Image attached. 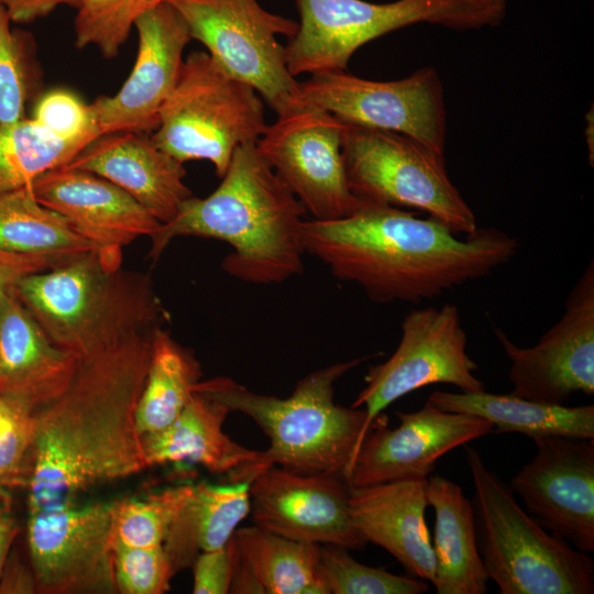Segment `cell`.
Listing matches in <instances>:
<instances>
[{
    "instance_id": "6da1fadb",
    "label": "cell",
    "mask_w": 594,
    "mask_h": 594,
    "mask_svg": "<svg viewBox=\"0 0 594 594\" xmlns=\"http://www.w3.org/2000/svg\"><path fill=\"white\" fill-rule=\"evenodd\" d=\"M154 329L80 359L66 391L34 415L29 513L76 502L97 484L147 468L135 409Z\"/></svg>"
},
{
    "instance_id": "7a4b0ae2",
    "label": "cell",
    "mask_w": 594,
    "mask_h": 594,
    "mask_svg": "<svg viewBox=\"0 0 594 594\" xmlns=\"http://www.w3.org/2000/svg\"><path fill=\"white\" fill-rule=\"evenodd\" d=\"M301 240L305 253L375 302L432 299L488 275L519 246L495 228H476L462 240L435 218L372 202L341 219H306Z\"/></svg>"
},
{
    "instance_id": "3957f363",
    "label": "cell",
    "mask_w": 594,
    "mask_h": 594,
    "mask_svg": "<svg viewBox=\"0 0 594 594\" xmlns=\"http://www.w3.org/2000/svg\"><path fill=\"white\" fill-rule=\"evenodd\" d=\"M221 178L209 196L184 200L176 216L150 237L153 263L172 240L198 237L231 246L221 267L239 280L268 285L299 275L307 211L261 156L256 143L238 146Z\"/></svg>"
},
{
    "instance_id": "277c9868",
    "label": "cell",
    "mask_w": 594,
    "mask_h": 594,
    "mask_svg": "<svg viewBox=\"0 0 594 594\" xmlns=\"http://www.w3.org/2000/svg\"><path fill=\"white\" fill-rule=\"evenodd\" d=\"M14 290L53 343L79 359L152 330L167 316L148 275L110 267L96 251L25 276Z\"/></svg>"
},
{
    "instance_id": "5b68a950",
    "label": "cell",
    "mask_w": 594,
    "mask_h": 594,
    "mask_svg": "<svg viewBox=\"0 0 594 594\" xmlns=\"http://www.w3.org/2000/svg\"><path fill=\"white\" fill-rule=\"evenodd\" d=\"M362 361L353 359L314 371L286 398L252 392L230 377L199 381L194 391L255 421L270 440L263 453L271 465L346 479L364 439L366 413L337 404L334 385Z\"/></svg>"
},
{
    "instance_id": "8992f818",
    "label": "cell",
    "mask_w": 594,
    "mask_h": 594,
    "mask_svg": "<svg viewBox=\"0 0 594 594\" xmlns=\"http://www.w3.org/2000/svg\"><path fill=\"white\" fill-rule=\"evenodd\" d=\"M473 482L476 542L488 580L501 594H593L594 561L538 524L515 493L465 448Z\"/></svg>"
},
{
    "instance_id": "52a82bcc",
    "label": "cell",
    "mask_w": 594,
    "mask_h": 594,
    "mask_svg": "<svg viewBox=\"0 0 594 594\" xmlns=\"http://www.w3.org/2000/svg\"><path fill=\"white\" fill-rule=\"evenodd\" d=\"M266 127L257 91L232 77L208 53L195 51L184 59L151 139L183 164L209 161L221 178L235 148L256 143Z\"/></svg>"
},
{
    "instance_id": "ba28073f",
    "label": "cell",
    "mask_w": 594,
    "mask_h": 594,
    "mask_svg": "<svg viewBox=\"0 0 594 594\" xmlns=\"http://www.w3.org/2000/svg\"><path fill=\"white\" fill-rule=\"evenodd\" d=\"M341 152L349 188L362 201L425 211L457 234L476 230L443 154L402 133L346 122Z\"/></svg>"
},
{
    "instance_id": "9c48e42d",
    "label": "cell",
    "mask_w": 594,
    "mask_h": 594,
    "mask_svg": "<svg viewBox=\"0 0 594 594\" xmlns=\"http://www.w3.org/2000/svg\"><path fill=\"white\" fill-rule=\"evenodd\" d=\"M298 29L285 48L289 74L345 70L364 44L416 23L442 25L457 31L476 29L483 0H294Z\"/></svg>"
},
{
    "instance_id": "30bf717a",
    "label": "cell",
    "mask_w": 594,
    "mask_h": 594,
    "mask_svg": "<svg viewBox=\"0 0 594 594\" xmlns=\"http://www.w3.org/2000/svg\"><path fill=\"white\" fill-rule=\"evenodd\" d=\"M193 40L232 77L260 94L277 116L297 107L298 82L287 68L278 35L294 36L298 22L265 10L257 0H168Z\"/></svg>"
},
{
    "instance_id": "8fae6325",
    "label": "cell",
    "mask_w": 594,
    "mask_h": 594,
    "mask_svg": "<svg viewBox=\"0 0 594 594\" xmlns=\"http://www.w3.org/2000/svg\"><path fill=\"white\" fill-rule=\"evenodd\" d=\"M295 101L346 123L405 134L443 154V87L432 67L393 81L367 80L345 70L314 74L298 82Z\"/></svg>"
},
{
    "instance_id": "7c38bea8",
    "label": "cell",
    "mask_w": 594,
    "mask_h": 594,
    "mask_svg": "<svg viewBox=\"0 0 594 594\" xmlns=\"http://www.w3.org/2000/svg\"><path fill=\"white\" fill-rule=\"evenodd\" d=\"M468 337L457 306L409 311L402 338L387 361L373 365L365 386L352 403L364 407V437L382 411L400 397L431 384H451L461 392L484 391L474 372L477 364L466 352Z\"/></svg>"
},
{
    "instance_id": "4fadbf2b",
    "label": "cell",
    "mask_w": 594,
    "mask_h": 594,
    "mask_svg": "<svg viewBox=\"0 0 594 594\" xmlns=\"http://www.w3.org/2000/svg\"><path fill=\"white\" fill-rule=\"evenodd\" d=\"M116 502L61 503L29 513L26 541L41 594H117Z\"/></svg>"
},
{
    "instance_id": "5bb4252c",
    "label": "cell",
    "mask_w": 594,
    "mask_h": 594,
    "mask_svg": "<svg viewBox=\"0 0 594 594\" xmlns=\"http://www.w3.org/2000/svg\"><path fill=\"white\" fill-rule=\"evenodd\" d=\"M343 122L328 111L297 106L277 116L256 142L261 156L315 220H336L364 205L349 188Z\"/></svg>"
},
{
    "instance_id": "9a60e30c",
    "label": "cell",
    "mask_w": 594,
    "mask_h": 594,
    "mask_svg": "<svg viewBox=\"0 0 594 594\" xmlns=\"http://www.w3.org/2000/svg\"><path fill=\"white\" fill-rule=\"evenodd\" d=\"M495 336L510 361L512 394L565 405L575 393L594 395V263L572 288L564 312L530 348L516 345L498 328Z\"/></svg>"
},
{
    "instance_id": "2e32d148",
    "label": "cell",
    "mask_w": 594,
    "mask_h": 594,
    "mask_svg": "<svg viewBox=\"0 0 594 594\" xmlns=\"http://www.w3.org/2000/svg\"><path fill=\"white\" fill-rule=\"evenodd\" d=\"M534 458L510 481L527 513L578 550L594 551V438L532 439Z\"/></svg>"
},
{
    "instance_id": "e0dca14e",
    "label": "cell",
    "mask_w": 594,
    "mask_h": 594,
    "mask_svg": "<svg viewBox=\"0 0 594 594\" xmlns=\"http://www.w3.org/2000/svg\"><path fill=\"white\" fill-rule=\"evenodd\" d=\"M351 486L343 475L299 474L272 465L250 483L254 525L276 535L359 550L367 543L350 513Z\"/></svg>"
},
{
    "instance_id": "ac0fdd59",
    "label": "cell",
    "mask_w": 594,
    "mask_h": 594,
    "mask_svg": "<svg viewBox=\"0 0 594 594\" xmlns=\"http://www.w3.org/2000/svg\"><path fill=\"white\" fill-rule=\"evenodd\" d=\"M396 416V428L382 415L373 421L348 471L350 486L426 480L442 455L494 429L483 418L444 411L428 400L417 411Z\"/></svg>"
},
{
    "instance_id": "d6986e66",
    "label": "cell",
    "mask_w": 594,
    "mask_h": 594,
    "mask_svg": "<svg viewBox=\"0 0 594 594\" xmlns=\"http://www.w3.org/2000/svg\"><path fill=\"white\" fill-rule=\"evenodd\" d=\"M134 28L139 45L129 77L116 95L90 103L100 135L156 130L160 110L178 80L183 52L193 40L168 1L140 15Z\"/></svg>"
},
{
    "instance_id": "ffe728a7",
    "label": "cell",
    "mask_w": 594,
    "mask_h": 594,
    "mask_svg": "<svg viewBox=\"0 0 594 594\" xmlns=\"http://www.w3.org/2000/svg\"><path fill=\"white\" fill-rule=\"evenodd\" d=\"M32 189L41 204L65 217L113 268L121 267L124 246L150 238L161 226L120 187L86 170L51 169L32 183Z\"/></svg>"
},
{
    "instance_id": "44dd1931",
    "label": "cell",
    "mask_w": 594,
    "mask_h": 594,
    "mask_svg": "<svg viewBox=\"0 0 594 594\" xmlns=\"http://www.w3.org/2000/svg\"><path fill=\"white\" fill-rule=\"evenodd\" d=\"M79 362L53 343L10 289L0 308V396L34 416L66 391Z\"/></svg>"
},
{
    "instance_id": "7402d4cb",
    "label": "cell",
    "mask_w": 594,
    "mask_h": 594,
    "mask_svg": "<svg viewBox=\"0 0 594 594\" xmlns=\"http://www.w3.org/2000/svg\"><path fill=\"white\" fill-rule=\"evenodd\" d=\"M113 183L161 223L170 221L193 196L184 164L162 151L145 133L102 134L65 165Z\"/></svg>"
},
{
    "instance_id": "603a6c76",
    "label": "cell",
    "mask_w": 594,
    "mask_h": 594,
    "mask_svg": "<svg viewBox=\"0 0 594 594\" xmlns=\"http://www.w3.org/2000/svg\"><path fill=\"white\" fill-rule=\"evenodd\" d=\"M426 480L352 487L350 513L366 540L391 553L410 576L433 582L436 560L426 522Z\"/></svg>"
},
{
    "instance_id": "cb8c5ba5",
    "label": "cell",
    "mask_w": 594,
    "mask_h": 594,
    "mask_svg": "<svg viewBox=\"0 0 594 594\" xmlns=\"http://www.w3.org/2000/svg\"><path fill=\"white\" fill-rule=\"evenodd\" d=\"M229 409L194 391L190 399L167 427L141 436L146 466L167 462H191L231 480L253 477L272 466L263 451L245 448L224 433Z\"/></svg>"
},
{
    "instance_id": "d4e9b609",
    "label": "cell",
    "mask_w": 594,
    "mask_h": 594,
    "mask_svg": "<svg viewBox=\"0 0 594 594\" xmlns=\"http://www.w3.org/2000/svg\"><path fill=\"white\" fill-rule=\"evenodd\" d=\"M428 506L435 510L432 548L438 594H485L487 581L479 553L474 513L461 486L441 475H429Z\"/></svg>"
},
{
    "instance_id": "484cf974",
    "label": "cell",
    "mask_w": 594,
    "mask_h": 594,
    "mask_svg": "<svg viewBox=\"0 0 594 594\" xmlns=\"http://www.w3.org/2000/svg\"><path fill=\"white\" fill-rule=\"evenodd\" d=\"M252 480H231L226 485L193 484L163 543L173 575L193 566L201 552L219 549L230 540L250 513Z\"/></svg>"
},
{
    "instance_id": "4316f807",
    "label": "cell",
    "mask_w": 594,
    "mask_h": 594,
    "mask_svg": "<svg viewBox=\"0 0 594 594\" xmlns=\"http://www.w3.org/2000/svg\"><path fill=\"white\" fill-rule=\"evenodd\" d=\"M437 408L476 416L493 425V432H517L531 439L559 435L594 438V405H550L514 394L433 391L427 399Z\"/></svg>"
},
{
    "instance_id": "83f0119b",
    "label": "cell",
    "mask_w": 594,
    "mask_h": 594,
    "mask_svg": "<svg viewBox=\"0 0 594 594\" xmlns=\"http://www.w3.org/2000/svg\"><path fill=\"white\" fill-rule=\"evenodd\" d=\"M232 537L264 594H324L317 576L320 544L289 539L256 525L237 529Z\"/></svg>"
},
{
    "instance_id": "f1b7e54d",
    "label": "cell",
    "mask_w": 594,
    "mask_h": 594,
    "mask_svg": "<svg viewBox=\"0 0 594 594\" xmlns=\"http://www.w3.org/2000/svg\"><path fill=\"white\" fill-rule=\"evenodd\" d=\"M201 369L194 353L180 345L161 326L152 333V350L145 384L135 409L140 436L172 424L184 409Z\"/></svg>"
},
{
    "instance_id": "f546056e",
    "label": "cell",
    "mask_w": 594,
    "mask_h": 594,
    "mask_svg": "<svg viewBox=\"0 0 594 594\" xmlns=\"http://www.w3.org/2000/svg\"><path fill=\"white\" fill-rule=\"evenodd\" d=\"M0 248L58 258L96 251L65 217L36 199L32 185L0 195Z\"/></svg>"
},
{
    "instance_id": "4dcf8cb0",
    "label": "cell",
    "mask_w": 594,
    "mask_h": 594,
    "mask_svg": "<svg viewBox=\"0 0 594 594\" xmlns=\"http://www.w3.org/2000/svg\"><path fill=\"white\" fill-rule=\"evenodd\" d=\"M86 145L55 138L28 118L0 124V195L30 186L42 174L65 166Z\"/></svg>"
},
{
    "instance_id": "1f68e13d",
    "label": "cell",
    "mask_w": 594,
    "mask_h": 594,
    "mask_svg": "<svg viewBox=\"0 0 594 594\" xmlns=\"http://www.w3.org/2000/svg\"><path fill=\"white\" fill-rule=\"evenodd\" d=\"M193 484L150 494L145 498L116 501L113 540L130 547L163 546L168 529L185 504Z\"/></svg>"
},
{
    "instance_id": "d6a6232c",
    "label": "cell",
    "mask_w": 594,
    "mask_h": 594,
    "mask_svg": "<svg viewBox=\"0 0 594 594\" xmlns=\"http://www.w3.org/2000/svg\"><path fill=\"white\" fill-rule=\"evenodd\" d=\"M317 576L324 594H421L429 590L424 580L365 565L346 548L332 544H320Z\"/></svg>"
},
{
    "instance_id": "836d02e7",
    "label": "cell",
    "mask_w": 594,
    "mask_h": 594,
    "mask_svg": "<svg viewBox=\"0 0 594 594\" xmlns=\"http://www.w3.org/2000/svg\"><path fill=\"white\" fill-rule=\"evenodd\" d=\"M168 0H82L74 20L77 48L95 46L116 57L140 15Z\"/></svg>"
},
{
    "instance_id": "e575fe53",
    "label": "cell",
    "mask_w": 594,
    "mask_h": 594,
    "mask_svg": "<svg viewBox=\"0 0 594 594\" xmlns=\"http://www.w3.org/2000/svg\"><path fill=\"white\" fill-rule=\"evenodd\" d=\"M0 2V124L25 117L26 103L38 77L31 35L14 30Z\"/></svg>"
},
{
    "instance_id": "d590c367",
    "label": "cell",
    "mask_w": 594,
    "mask_h": 594,
    "mask_svg": "<svg viewBox=\"0 0 594 594\" xmlns=\"http://www.w3.org/2000/svg\"><path fill=\"white\" fill-rule=\"evenodd\" d=\"M35 419L0 396V485L11 491L29 483Z\"/></svg>"
},
{
    "instance_id": "8d00e7d4",
    "label": "cell",
    "mask_w": 594,
    "mask_h": 594,
    "mask_svg": "<svg viewBox=\"0 0 594 594\" xmlns=\"http://www.w3.org/2000/svg\"><path fill=\"white\" fill-rule=\"evenodd\" d=\"M113 569L120 594H162L174 576L163 546L130 547L113 540Z\"/></svg>"
},
{
    "instance_id": "74e56055",
    "label": "cell",
    "mask_w": 594,
    "mask_h": 594,
    "mask_svg": "<svg viewBox=\"0 0 594 594\" xmlns=\"http://www.w3.org/2000/svg\"><path fill=\"white\" fill-rule=\"evenodd\" d=\"M31 119L61 140L89 144L100 136L91 106L66 89H53L43 95Z\"/></svg>"
},
{
    "instance_id": "f35d334b",
    "label": "cell",
    "mask_w": 594,
    "mask_h": 594,
    "mask_svg": "<svg viewBox=\"0 0 594 594\" xmlns=\"http://www.w3.org/2000/svg\"><path fill=\"white\" fill-rule=\"evenodd\" d=\"M235 562L233 537L221 548L201 552L193 564L195 594L230 593Z\"/></svg>"
},
{
    "instance_id": "ab89813d",
    "label": "cell",
    "mask_w": 594,
    "mask_h": 594,
    "mask_svg": "<svg viewBox=\"0 0 594 594\" xmlns=\"http://www.w3.org/2000/svg\"><path fill=\"white\" fill-rule=\"evenodd\" d=\"M65 260L67 258L19 253L0 248V308L8 292L15 287L20 279L46 271Z\"/></svg>"
},
{
    "instance_id": "60d3db41",
    "label": "cell",
    "mask_w": 594,
    "mask_h": 594,
    "mask_svg": "<svg viewBox=\"0 0 594 594\" xmlns=\"http://www.w3.org/2000/svg\"><path fill=\"white\" fill-rule=\"evenodd\" d=\"M12 22L30 23L51 14L61 6H68L76 10L82 0H0Z\"/></svg>"
},
{
    "instance_id": "b9f144b4",
    "label": "cell",
    "mask_w": 594,
    "mask_h": 594,
    "mask_svg": "<svg viewBox=\"0 0 594 594\" xmlns=\"http://www.w3.org/2000/svg\"><path fill=\"white\" fill-rule=\"evenodd\" d=\"M0 593H36L34 575L19 561L8 557L0 580Z\"/></svg>"
},
{
    "instance_id": "7bdbcfd3",
    "label": "cell",
    "mask_w": 594,
    "mask_h": 594,
    "mask_svg": "<svg viewBox=\"0 0 594 594\" xmlns=\"http://www.w3.org/2000/svg\"><path fill=\"white\" fill-rule=\"evenodd\" d=\"M18 532L19 526L11 514L10 505H0V580Z\"/></svg>"
},
{
    "instance_id": "ee69618b",
    "label": "cell",
    "mask_w": 594,
    "mask_h": 594,
    "mask_svg": "<svg viewBox=\"0 0 594 594\" xmlns=\"http://www.w3.org/2000/svg\"><path fill=\"white\" fill-rule=\"evenodd\" d=\"M12 501L11 491L0 485V505H10Z\"/></svg>"
}]
</instances>
